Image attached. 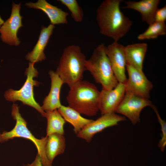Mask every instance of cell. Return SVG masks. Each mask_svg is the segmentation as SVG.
Instances as JSON below:
<instances>
[{
    "instance_id": "24",
    "label": "cell",
    "mask_w": 166,
    "mask_h": 166,
    "mask_svg": "<svg viewBox=\"0 0 166 166\" xmlns=\"http://www.w3.org/2000/svg\"><path fill=\"white\" fill-rule=\"evenodd\" d=\"M154 22H165L166 20V6L158 8L155 14Z\"/></svg>"
},
{
    "instance_id": "13",
    "label": "cell",
    "mask_w": 166,
    "mask_h": 166,
    "mask_svg": "<svg viewBox=\"0 0 166 166\" xmlns=\"http://www.w3.org/2000/svg\"><path fill=\"white\" fill-rule=\"evenodd\" d=\"M49 74L51 80L50 89L49 94L45 98L41 106L45 112L57 109L62 105L60 101V93L64 83L54 71L50 70Z\"/></svg>"
},
{
    "instance_id": "16",
    "label": "cell",
    "mask_w": 166,
    "mask_h": 166,
    "mask_svg": "<svg viewBox=\"0 0 166 166\" xmlns=\"http://www.w3.org/2000/svg\"><path fill=\"white\" fill-rule=\"evenodd\" d=\"M160 2L159 0L125 1L126 6L123 8L138 11L141 15L142 20L149 25L154 22L155 14Z\"/></svg>"
},
{
    "instance_id": "10",
    "label": "cell",
    "mask_w": 166,
    "mask_h": 166,
    "mask_svg": "<svg viewBox=\"0 0 166 166\" xmlns=\"http://www.w3.org/2000/svg\"><path fill=\"white\" fill-rule=\"evenodd\" d=\"M21 3L13 2L10 16L0 27L2 41L10 45L18 46L20 43L17 37L19 29L23 26L22 17L20 14Z\"/></svg>"
},
{
    "instance_id": "20",
    "label": "cell",
    "mask_w": 166,
    "mask_h": 166,
    "mask_svg": "<svg viewBox=\"0 0 166 166\" xmlns=\"http://www.w3.org/2000/svg\"><path fill=\"white\" fill-rule=\"evenodd\" d=\"M47 120L46 136L53 133L64 135V125L65 121L57 109L45 112Z\"/></svg>"
},
{
    "instance_id": "14",
    "label": "cell",
    "mask_w": 166,
    "mask_h": 166,
    "mask_svg": "<svg viewBox=\"0 0 166 166\" xmlns=\"http://www.w3.org/2000/svg\"><path fill=\"white\" fill-rule=\"evenodd\" d=\"M28 7L42 10L47 15L51 24H66L69 14L56 6L51 4L45 0H38L37 2H29L25 4Z\"/></svg>"
},
{
    "instance_id": "11",
    "label": "cell",
    "mask_w": 166,
    "mask_h": 166,
    "mask_svg": "<svg viewBox=\"0 0 166 166\" xmlns=\"http://www.w3.org/2000/svg\"><path fill=\"white\" fill-rule=\"evenodd\" d=\"M125 48V46L115 42L105 47L106 53L115 77L118 82L124 84L127 80Z\"/></svg>"
},
{
    "instance_id": "22",
    "label": "cell",
    "mask_w": 166,
    "mask_h": 166,
    "mask_svg": "<svg viewBox=\"0 0 166 166\" xmlns=\"http://www.w3.org/2000/svg\"><path fill=\"white\" fill-rule=\"evenodd\" d=\"M59 1L67 7L75 22H80L82 21L84 17L83 9L79 5L76 0H59Z\"/></svg>"
},
{
    "instance_id": "5",
    "label": "cell",
    "mask_w": 166,
    "mask_h": 166,
    "mask_svg": "<svg viewBox=\"0 0 166 166\" xmlns=\"http://www.w3.org/2000/svg\"><path fill=\"white\" fill-rule=\"evenodd\" d=\"M11 115L16 121L14 127L11 131H5L0 133V143H3L15 138H23L31 141L36 147L42 162V166H52L49 160L46 153V145L47 136L38 139L32 134L27 127V122L20 114L17 104H13L12 107Z\"/></svg>"
},
{
    "instance_id": "4",
    "label": "cell",
    "mask_w": 166,
    "mask_h": 166,
    "mask_svg": "<svg viewBox=\"0 0 166 166\" xmlns=\"http://www.w3.org/2000/svg\"><path fill=\"white\" fill-rule=\"evenodd\" d=\"M105 47L102 43L94 49L90 57L86 61L85 67L95 81L101 85L102 90H109L115 87L118 82L106 53Z\"/></svg>"
},
{
    "instance_id": "18",
    "label": "cell",
    "mask_w": 166,
    "mask_h": 166,
    "mask_svg": "<svg viewBox=\"0 0 166 166\" xmlns=\"http://www.w3.org/2000/svg\"><path fill=\"white\" fill-rule=\"evenodd\" d=\"M57 110L65 122L73 126V131L76 134L93 120L82 117L77 111L69 106L62 105Z\"/></svg>"
},
{
    "instance_id": "25",
    "label": "cell",
    "mask_w": 166,
    "mask_h": 166,
    "mask_svg": "<svg viewBox=\"0 0 166 166\" xmlns=\"http://www.w3.org/2000/svg\"><path fill=\"white\" fill-rule=\"evenodd\" d=\"M27 166H42L41 159L38 155L36 156L34 160L30 164H28Z\"/></svg>"
},
{
    "instance_id": "12",
    "label": "cell",
    "mask_w": 166,
    "mask_h": 166,
    "mask_svg": "<svg viewBox=\"0 0 166 166\" xmlns=\"http://www.w3.org/2000/svg\"><path fill=\"white\" fill-rule=\"evenodd\" d=\"M125 94V84L118 82L113 89L101 91L99 110L102 115L115 113Z\"/></svg>"
},
{
    "instance_id": "21",
    "label": "cell",
    "mask_w": 166,
    "mask_h": 166,
    "mask_svg": "<svg viewBox=\"0 0 166 166\" xmlns=\"http://www.w3.org/2000/svg\"><path fill=\"white\" fill-rule=\"evenodd\" d=\"M166 34V26L165 22H154L149 25L147 29L139 34L137 39L140 40L154 39Z\"/></svg>"
},
{
    "instance_id": "7",
    "label": "cell",
    "mask_w": 166,
    "mask_h": 166,
    "mask_svg": "<svg viewBox=\"0 0 166 166\" xmlns=\"http://www.w3.org/2000/svg\"><path fill=\"white\" fill-rule=\"evenodd\" d=\"M126 69L128 78L125 84V93L149 99L153 85L143 71L127 64Z\"/></svg>"
},
{
    "instance_id": "17",
    "label": "cell",
    "mask_w": 166,
    "mask_h": 166,
    "mask_svg": "<svg viewBox=\"0 0 166 166\" xmlns=\"http://www.w3.org/2000/svg\"><path fill=\"white\" fill-rule=\"evenodd\" d=\"M147 47V44L144 43H136L125 46L127 64L143 71V62Z\"/></svg>"
},
{
    "instance_id": "26",
    "label": "cell",
    "mask_w": 166,
    "mask_h": 166,
    "mask_svg": "<svg viewBox=\"0 0 166 166\" xmlns=\"http://www.w3.org/2000/svg\"><path fill=\"white\" fill-rule=\"evenodd\" d=\"M3 20L2 19L0 16V27L4 23Z\"/></svg>"
},
{
    "instance_id": "1",
    "label": "cell",
    "mask_w": 166,
    "mask_h": 166,
    "mask_svg": "<svg viewBox=\"0 0 166 166\" xmlns=\"http://www.w3.org/2000/svg\"><path fill=\"white\" fill-rule=\"evenodd\" d=\"M122 0H105L96 10V19L100 33L117 42L128 32L132 22L121 11Z\"/></svg>"
},
{
    "instance_id": "15",
    "label": "cell",
    "mask_w": 166,
    "mask_h": 166,
    "mask_svg": "<svg viewBox=\"0 0 166 166\" xmlns=\"http://www.w3.org/2000/svg\"><path fill=\"white\" fill-rule=\"evenodd\" d=\"M55 28L50 24L47 27L42 26L38 39L32 50L26 56V59L30 62L35 63L45 60L46 56L44 50Z\"/></svg>"
},
{
    "instance_id": "9",
    "label": "cell",
    "mask_w": 166,
    "mask_h": 166,
    "mask_svg": "<svg viewBox=\"0 0 166 166\" xmlns=\"http://www.w3.org/2000/svg\"><path fill=\"white\" fill-rule=\"evenodd\" d=\"M126 119L122 116L115 113L102 115L95 120L86 125L77 135V136L90 142L93 137L97 133L106 128L118 124V123L124 121Z\"/></svg>"
},
{
    "instance_id": "6",
    "label": "cell",
    "mask_w": 166,
    "mask_h": 166,
    "mask_svg": "<svg viewBox=\"0 0 166 166\" xmlns=\"http://www.w3.org/2000/svg\"><path fill=\"white\" fill-rule=\"evenodd\" d=\"M34 64L30 62L28 67L26 68L25 73L27 77L22 87L18 90L10 89L5 92L4 96L7 101L13 102L20 101L23 104L34 108L45 117V112L35 101L34 97V87L38 86L40 84L34 79L38 76V74L37 69L34 67Z\"/></svg>"
},
{
    "instance_id": "19",
    "label": "cell",
    "mask_w": 166,
    "mask_h": 166,
    "mask_svg": "<svg viewBox=\"0 0 166 166\" xmlns=\"http://www.w3.org/2000/svg\"><path fill=\"white\" fill-rule=\"evenodd\" d=\"M47 136L46 153L49 160L52 164L56 156L64 152L66 140L63 135L58 133H53Z\"/></svg>"
},
{
    "instance_id": "2",
    "label": "cell",
    "mask_w": 166,
    "mask_h": 166,
    "mask_svg": "<svg viewBox=\"0 0 166 166\" xmlns=\"http://www.w3.org/2000/svg\"><path fill=\"white\" fill-rule=\"evenodd\" d=\"M69 88L66 97L69 106L81 114L96 115L99 110L101 92L95 85L82 80Z\"/></svg>"
},
{
    "instance_id": "23",
    "label": "cell",
    "mask_w": 166,
    "mask_h": 166,
    "mask_svg": "<svg viewBox=\"0 0 166 166\" xmlns=\"http://www.w3.org/2000/svg\"><path fill=\"white\" fill-rule=\"evenodd\" d=\"M151 107L156 113L158 122L161 126V138L158 144V146L160 150L163 152L166 145V122L161 118L156 106L152 104Z\"/></svg>"
},
{
    "instance_id": "3",
    "label": "cell",
    "mask_w": 166,
    "mask_h": 166,
    "mask_svg": "<svg viewBox=\"0 0 166 166\" xmlns=\"http://www.w3.org/2000/svg\"><path fill=\"white\" fill-rule=\"evenodd\" d=\"M86 60L79 45H68L63 50L55 72L70 87L82 80Z\"/></svg>"
},
{
    "instance_id": "8",
    "label": "cell",
    "mask_w": 166,
    "mask_h": 166,
    "mask_svg": "<svg viewBox=\"0 0 166 166\" xmlns=\"http://www.w3.org/2000/svg\"><path fill=\"white\" fill-rule=\"evenodd\" d=\"M152 104L148 99L125 93L121 102L115 110V113L124 115L132 124L140 121V114L142 110Z\"/></svg>"
}]
</instances>
